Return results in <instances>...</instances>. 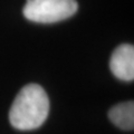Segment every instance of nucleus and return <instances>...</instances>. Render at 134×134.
<instances>
[{"label":"nucleus","instance_id":"nucleus-1","mask_svg":"<svg viewBox=\"0 0 134 134\" xmlns=\"http://www.w3.org/2000/svg\"><path fill=\"white\" fill-rule=\"evenodd\" d=\"M49 113V98L40 85L29 84L16 96L9 112L10 124L20 131L40 127Z\"/></svg>","mask_w":134,"mask_h":134},{"label":"nucleus","instance_id":"nucleus-2","mask_svg":"<svg viewBox=\"0 0 134 134\" xmlns=\"http://www.w3.org/2000/svg\"><path fill=\"white\" fill-rule=\"evenodd\" d=\"M76 0H27L24 16L40 24H53L65 20L77 12Z\"/></svg>","mask_w":134,"mask_h":134},{"label":"nucleus","instance_id":"nucleus-3","mask_svg":"<svg viewBox=\"0 0 134 134\" xmlns=\"http://www.w3.org/2000/svg\"><path fill=\"white\" fill-rule=\"evenodd\" d=\"M113 75L125 82L134 79V47L130 44L120 45L113 52L110 60Z\"/></svg>","mask_w":134,"mask_h":134},{"label":"nucleus","instance_id":"nucleus-4","mask_svg":"<svg viewBox=\"0 0 134 134\" xmlns=\"http://www.w3.org/2000/svg\"><path fill=\"white\" fill-rule=\"evenodd\" d=\"M108 119L117 127L124 131H132L134 129V103H120L108 111Z\"/></svg>","mask_w":134,"mask_h":134}]
</instances>
